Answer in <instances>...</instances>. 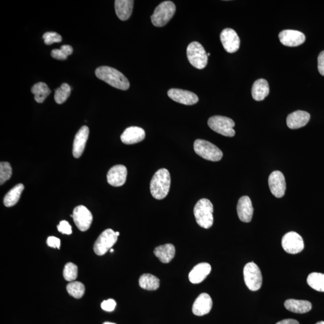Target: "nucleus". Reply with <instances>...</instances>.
<instances>
[{
  "instance_id": "6",
  "label": "nucleus",
  "mask_w": 324,
  "mask_h": 324,
  "mask_svg": "<svg viewBox=\"0 0 324 324\" xmlns=\"http://www.w3.org/2000/svg\"><path fill=\"white\" fill-rule=\"evenodd\" d=\"M187 57L190 64L196 69H203L207 65V53L199 42H193L189 44L187 48Z\"/></svg>"
},
{
  "instance_id": "34",
  "label": "nucleus",
  "mask_w": 324,
  "mask_h": 324,
  "mask_svg": "<svg viewBox=\"0 0 324 324\" xmlns=\"http://www.w3.org/2000/svg\"><path fill=\"white\" fill-rule=\"evenodd\" d=\"M12 174L11 165L8 162L0 164V184L1 185L11 179Z\"/></svg>"
},
{
  "instance_id": "26",
  "label": "nucleus",
  "mask_w": 324,
  "mask_h": 324,
  "mask_svg": "<svg viewBox=\"0 0 324 324\" xmlns=\"http://www.w3.org/2000/svg\"><path fill=\"white\" fill-rule=\"evenodd\" d=\"M269 93V88L268 82L264 79H259L254 82L252 94L254 100L262 101L265 99Z\"/></svg>"
},
{
  "instance_id": "40",
  "label": "nucleus",
  "mask_w": 324,
  "mask_h": 324,
  "mask_svg": "<svg viewBox=\"0 0 324 324\" xmlns=\"http://www.w3.org/2000/svg\"><path fill=\"white\" fill-rule=\"evenodd\" d=\"M317 68L320 74L324 76V50L319 53L317 58Z\"/></svg>"
},
{
  "instance_id": "45",
  "label": "nucleus",
  "mask_w": 324,
  "mask_h": 324,
  "mask_svg": "<svg viewBox=\"0 0 324 324\" xmlns=\"http://www.w3.org/2000/svg\"><path fill=\"white\" fill-rule=\"evenodd\" d=\"M316 324H324V321L317 322Z\"/></svg>"
},
{
  "instance_id": "28",
  "label": "nucleus",
  "mask_w": 324,
  "mask_h": 324,
  "mask_svg": "<svg viewBox=\"0 0 324 324\" xmlns=\"http://www.w3.org/2000/svg\"><path fill=\"white\" fill-rule=\"evenodd\" d=\"M139 285L144 290L155 291L159 288L160 281L156 276L151 274H144L139 279Z\"/></svg>"
},
{
  "instance_id": "9",
  "label": "nucleus",
  "mask_w": 324,
  "mask_h": 324,
  "mask_svg": "<svg viewBox=\"0 0 324 324\" xmlns=\"http://www.w3.org/2000/svg\"><path fill=\"white\" fill-rule=\"evenodd\" d=\"M118 237L116 236V232L111 229H107L98 237L94 245V251L96 255L102 256L108 250L111 249L117 242Z\"/></svg>"
},
{
  "instance_id": "16",
  "label": "nucleus",
  "mask_w": 324,
  "mask_h": 324,
  "mask_svg": "<svg viewBox=\"0 0 324 324\" xmlns=\"http://www.w3.org/2000/svg\"><path fill=\"white\" fill-rule=\"evenodd\" d=\"M128 170L124 165H116L111 168L107 174V183L114 187H120L126 183Z\"/></svg>"
},
{
  "instance_id": "43",
  "label": "nucleus",
  "mask_w": 324,
  "mask_h": 324,
  "mask_svg": "<svg viewBox=\"0 0 324 324\" xmlns=\"http://www.w3.org/2000/svg\"><path fill=\"white\" fill-rule=\"evenodd\" d=\"M103 324H116L115 323H112V322H106L103 323Z\"/></svg>"
},
{
  "instance_id": "3",
  "label": "nucleus",
  "mask_w": 324,
  "mask_h": 324,
  "mask_svg": "<svg viewBox=\"0 0 324 324\" xmlns=\"http://www.w3.org/2000/svg\"><path fill=\"white\" fill-rule=\"evenodd\" d=\"M213 205L207 199H200L195 206L194 215L200 227L209 229L213 224Z\"/></svg>"
},
{
  "instance_id": "4",
  "label": "nucleus",
  "mask_w": 324,
  "mask_h": 324,
  "mask_svg": "<svg viewBox=\"0 0 324 324\" xmlns=\"http://www.w3.org/2000/svg\"><path fill=\"white\" fill-rule=\"evenodd\" d=\"M176 11V5L171 1L164 2L155 9L151 17L152 24L155 27H162L173 18Z\"/></svg>"
},
{
  "instance_id": "41",
  "label": "nucleus",
  "mask_w": 324,
  "mask_h": 324,
  "mask_svg": "<svg viewBox=\"0 0 324 324\" xmlns=\"http://www.w3.org/2000/svg\"><path fill=\"white\" fill-rule=\"evenodd\" d=\"M60 49L62 50L68 57L72 55L73 52H74L73 47L70 45H62L61 47H60Z\"/></svg>"
},
{
  "instance_id": "1",
  "label": "nucleus",
  "mask_w": 324,
  "mask_h": 324,
  "mask_svg": "<svg viewBox=\"0 0 324 324\" xmlns=\"http://www.w3.org/2000/svg\"><path fill=\"white\" fill-rule=\"evenodd\" d=\"M95 74L97 78L119 90H127L130 87L129 81L118 70L108 66L98 68Z\"/></svg>"
},
{
  "instance_id": "7",
  "label": "nucleus",
  "mask_w": 324,
  "mask_h": 324,
  "mask_svg": "<svg viewBox=\"0 0 324 324\" xmlns=\"http://www.w3.org/2000/svg\"><path fill=\"white\" fill-rule=\"evenodd\" d=\"M208 125L212 130L227 137H233L236 135L234 129L235 123L228 117L215 116L208 121Z\"/></svg>"
},
{
  "instance_id": "2",
  "label": "nucleus",
  "mask_w": 324,
  "mask_h": 324,
  "mask_svg": "<svg viewBox=\"0 0 324 324\" xmlns=\"http://www.w3.org/2000/svg\"><path fill=\"white\" fill-rule=\"evenodd\" d=\"M171 176L169 171L165 168L158 170L152 178L150 183V192L155 199L166 198L170 192Z\"/></svg>"
},
{
  "instance_id": "27",
  "label": "nucleus",
  "mask_w": 324,
  "mask_h": 324,
  "mask_svg": "<svg viewBox=\"0 0 324 324\" xmlns=\"http://www.w3.org/2000/svg\"><path fill=\"white\" fill-rule=\"evenodd\" d=\"M24 189V186L22 184H18L14 188H12L4 198V204L7 207L14 206L19 201L21 195Z\"/></svg>"
},
{
  "instance_id": "11",
  "label": "nucleus",
  "mask_w": 324,
  "mask_h": 324,
  "mask_svg": "<svg viewBox=\"0 0 324 324\" xmlns=\"http://www.w3.org/2000/svg\"><path fill=\"white\" fill-rule=\"evenodd\" d=\"M73 219L79 230L84 232L90 228L93 222V215L85 206L79 205L74 209Z\"/></svg>"
},
{
  "instance_id": "14",
  "label": "nucleus",
  "mask_w": 324,
  "mask_h": 324,
  "mask_svg": "<svg viewBox=\"0 0 324 324\" xmlns=\"http://www.w3.org/2000/svg\"><path fill=\"white\" fill-rule=\"evenodd\" d=\"M168 95L171 99L177 103L193 105L199 101L198 96L191 91L182 90V89L172 88L168 91Z\"/></svg>"
},
{
  "instance_id": "13",
  "label": "nucleus",
  "mask_w": 324,
  "mask_h": 324,
  "mask_svg": "<svg viewBox=\"0 0 324 324\" xmlns=\"http://www.w3.org/2000/svg\"><path fill=\"white\" fill-rule=\"evenodd\" d=\"M268 184L272 194L276 198H280L284 196L287 186L284 174L281 171H276L270 174Z\"/></svg>"
},
{
  "instance_id": "29",
  "label": "nucleus",
  "mask_w": 324,
  "mask_h": 324,
  "mask_svg": "<svg viewBox=\"0 0 324 324\" xmlns=\"http://www.w3.org/2000/svg\"><path fill=\"white\" fill-rule=\"evenodd\" d=\"M31 93L34 95V100L42 103L51 93L49 88L44 82H38L31 88Z\"/></svg>"
},
{
  "instance_id": "18",
  "label": "nucleus",
  "mask_w": 324,
  "mask_h": 324,
  "mask_svg": "<svg viewBox=\"0 0 324 324\" xmlns=\"http://www.w3.org/2000/svg\"><path fill=\"white\" fill-rule=\"evenodd\" d=\"M145 138V130L136 126L129 127L121 135V140L124 144L128 145L137 144L144 140Z\"/></svg>"
},
{
  "instance_id": "25",
  "label": "nucleus",
  "mask_w": 324,
  "mask_h": 324,
  "mask_svg": "<svg viewBox=\"0 0 324 324\" xmlns=\"http://www.w3.org/2000/svg\"><path fill=\"white\" fill-rule=\"evenodd\" d=\"M154 253L161 262L168 263L174 258L176 255V248L172 244H166L155 247Z\"/></svg>"
},
{
  "instance_id": "47",
  "label": "nucleus",
  "mask_w": 324,
  "mask_h": 324,
  "mask_svg": "<svg viewBox=\"0 0 324 324\" xmlns=\"http://www.w3.org/2000/svg\"><path fill=\"white\" fill-rule=\"evenodd\" d=\"M210 56V53H207V56L208 57V56Z\"/></svg>"
},
{
  "instance_id": "23",
  "label": "nucleus",
  "mask_w": 324,
  "mask_h": 324,
  "mask_svg": "<svg viewBox=\"0 0 324 324\" xmlns=\"http://www.w3.org/2000/svg\"><path fill=\"white\" fill-rule=\"evenodd\" d=\"M134 1L132 0H116L115 10L117 17L122 21L129 20L131 17Z\"/></svg>"
},
{
  "instance_id": "35",
  "label": "nucleus",
  "mask_w": 324,
  "mask_h": 324,
  "mask_svg": "<svg viewBox=\"0 0 324 324\" xmlns=\"http://www.w3.org/2000/svg\"><path fill=\"white\" fill-rule=\"evenodd\" d=\"M44 43L47 45H50L54 43L62 42V37L60 35L56 32H47L43 35Z\"/></svg>"
},
{
  "instance_id": "22",
  "label": "nucleus",
  "mask_w": 324,
  "mask_h": 324,
  "mask_svg": "<svg viewBox=\"0 0 324 324\" xmlns=\"http://www.w3.org/2000/svg\"><path fill=\"white\" fill-rule=\"evenodd\" d=\"M211 271L208 263H199L193 267L189 275V279L193 284H198L204 281Z\"/></svg>"
},
{
  "instance_id": "17",
  "label": "nucleus",
  "mask_w": 324,
  "mask_h": 324,
  "mask_svg": "<svg viewBox=\"0 0 324 324\" xmlns=\"http://www.w3.org/2000/svg\"><path fill=\"white\" fill-rule=\"evenodd\" d=\"M212 306L211 298L208 294L202 293L197 297L193 304L192 312L196 316H201L210 312Z\"/></svg>"
},
{
  "instance_id": "32",
  "label": "nucleus",
  "mask_w": 324,
  "mask_h": 324,
  "mask_svg": "<svg viewBox=\"0 0 324 324\" xmlns=\"http://www.w3.org/2000/svg\"><path fill=\"white\" fill-rule=\"evenodd\" d=\"M71 88L67 83L63 84L61 87L57 88L54 95V99L57 103L63 104L71 96Z\"/></svg>"
},
{
  "instance_id": "39",
  "label": "nucleus",
  "mask_w": 324,
  "mask_h": 324,
  "mask_svg": "<svg viewBox=\"0 0 324 324\" xmlns=\"http://www.w3.org/2000/svg\"><path fill=\"white\" fill-rule=\"evenodd\" d=\"M52 58L59 60H65L68 59V56L66 55L64 52L61 49H53L50 53Z\"/></svg>"
},
{
  "instance_id": "42",
  "label": "nucleus",
  "mask_w": 324,
  "mask_h": 324,
  "mask_svg": "<svg viewBox=\"0 0 324 324\" xmlns=\"http://www.w3.org/2000/svg\"><path fill=\"white\" fill-rule=\"evenodd\" d=\"M276 324H300L297 320L293 319H287L281 320Z\"/></svg>"
},
{
  "instance_id": "5",
  "label": "nucleus",
  "mask_w": 324,
  "mask_h": 324,
  "mask_svg": "<svg viewBox=\"0 0 324 324\" xmlns=\"http://www.w3.org/2000/svg\"><path fill=\"white\" fill-rule=\"evenodd\" d=\"M196 153L205 159L218 161L223 157V152L212 143L203 139H197L194 142Z\"/></svg>"
},
{
  "instance_id": "15",
  "label": "nucleus",
  "mask_w": 324,
  "mask_h": 324,
  "mask_svg": "<svg viewBox=\"0 0 324 324\" xmlns=\"http://www.w3.org/2000/svg\"><path fill=\"white\" fill-rule=\"evenodd\" d=\"M279 40L285 46L295 47L301 45L306 40L305 35L299 31L285 30L279 34Z\"/></svg>"
},
{
  "instance_id": "19",
  "label": "nucleus",
  "mask_w": 324,
  "mask_h": 324,
  "mask_svg": "<svg viewBox=\"0 0 324 324\" xmlns=\"http://www.w3.org/2000/svg\"><path fill=\"white\" fill-rule=\"evenodd\" d=\"M237 210L238 218L241 221L248 223L252 221L253 208L249 196L241 197L238 202Z\"/></svg>"
},
{
  "instance_id": "12",
  "label": "nucleus",
  "mask_w": 324,
  "mask_h": 324,
  "mask_svg": "<svg viewBox=\"0 0 324 324\" xmlns=\"http://www.w3.org/2000/svg\"><path fill=\"white\" fill-rule=\"evenodd\" d=\"M220 38L227 52L234 53L239 49L240 40L236 31L231 28H225L222 31Z\"/></svg>"
},
{
  "instance_id": "38",
  "label": "nucleus",
  "mask_w": 324,
  "mask_h": 324,
  "mask_svg": "<svg viewBox=\"0 0 324 324\" xmlns=\"http://www.w3.org/2000/svg\"><path fill=\"white\" fill-rule=\"evenodd\" d=\"M46 243L47 246L52 248L60 249L61 246V241L59 238L56 237H49L47 238Z\"/></svg>"
},
{
  "instance_id": "44",
  "label": "nucleus",
  "mask_w": 324,
  "mask_h": 324,
  "mask_svg": "<svg viewBox=\"0 0 324 324\" xmlns=\"http://www.w3.org/2000/svg\"><path fill=\"white\" fill-rule=\"evenodd\" d=\"M116 234L117 237H119L120 236L119 232H116Z\"/></svg>"
},
{
  "instance_id": "46",
  "label": "nucleus",
  "mask_w": 324,
  "mask_h": 324,
  "mask_svg": "<svg viewBox=\"0 0 324 324\" xmlns=\"http://www.w3.org/2000/svg\"><path fill=\"white\" fill-rule=\"evenodd\" d=\"M114 252V250L113 249H110V252L112 253Z\"/></svg>"
},
{
  "instance_id": "37",
  "label": "nucleus",
  "mask_w": 324,
  "mask_h": 324,
  "mask_svg": "<svg viewBox=\"0 0 324 324\" xmlns=\"http://www.w3.org/2000/svg\"><path fill=\"white\" fill-rule=\"evenodd\" d=\"M117 303L116 301L113 299H108L104 300L101 304V307L106 312H113L115 309Z\"/></svg>"
},
{
  "instance_id": "30",
  "label": "nucleus",
  "mask_w": 324,
  "mask_h": 324,
  "mask_svg": "<svg viewBox=\"0 0 324 324\" xmlns=\"http://www.w3.org/2000/svg\"><path fill=\"white\" fill-rule=\"evenodd\" d=\"M308 285L313 290L324 292V275L319 273H312L307 279Z\"/></svg>"
},
{
  "instance_id": "20",
  "label": "nucleus",
  "mask_w": 324,
  "mask_h": 324,
  "mask_svg": "<svg viewBox=\"0 0 324 324\" xmlns=\"http://www.w3.org/2000/svg\"><path fill=\"white\" fill-rule=\"evenodd\" d=\"M88 135L89 129L86 126H82L76 133L73 145V155L75 158L80 157L83 153Z\"/></svg>"
},
{
  "instance_id": "33",
  "label": "nucleus",
  "mask_w": 324,
  "mask_h": 324,
  "mask_svg": "<svg viewBox=\"0 0 324 324\" xmlns=\"http://www.w3.org/2000/svg\"><path fill=\"white\" fill-rule=\"evenodd\" d=\"M63 276L66 281L74 282L78 277V266L72 262L67 263L63 270Z\"/></svg>"
},
{
  "instance_id": "21",
  "label": "nucleus",
  "mask_w": 324,
  "mask_h": 324,
  "mask_svg": "<svg viewBox=\"0 0 324 324\" xmlns=\"http://www.w3.org/2000/svg\"><path fill=\"white\" fill-rule=\"evenodd\" d=\"M310 119V114L306 111H297L287 117V124L289 128L297 129L307 125Z\"/></svg>"
},
{
  "instance_id": "31",
  "label": "nucleus",
  "mask_w": 324,
  "mask_h": 324,
  "mask_svg": "<svg viewBox=\"0 0 324 324\" xmlns=\"http://www.w3.org/2000/svg\"><path fill=\"white\" fill-rule=\"evenodd\" d=\"M67 291L70 295L77 299L83 297L85 294V286L79 282H72L67 285Z\"/></svg>"
},
{
  "instance_id": "8",
  "label": "nucleus",
  "mask_w": 324,
  "mask_h": 324,
  "mask_svg": "<svg viewBox=\"0 0 324 324\" xmlns=\"http://www.w3.org/2000/svg\"><path fill=\"white\" fill-rule=\"evenodd\" d=\"M244 280L250 291H256L261 288L262 276L261 272L256 263H247L243 269Z\"/></svg>"
},
{
  "instance_id": "36",
  "label": "nucleus",
  "mask_w": 324,
  "mask_h": 324,
  "mask_svg": "<svg viewBox=\"0 0 324 324\" xmlns=\"http://www.w3.org/2000/svg\"><path fill=\"white\" fill-rule=\"evenodd\" d=\"M60 233L63 234L71 235L72 233L71 225L68 222L62 221L60 222V224L57 226Z\"/></svg>"
},
{
  "instance_id": "24",
  "label": "nucleus",
  "mask_w": 324,
  "mask_h": 324,
  "mask_svg": "<svg viewBox=\"0 0 324 324\" xmlns=\"http://www.w3.org/2000/svg\"><path fill=\"white\" fill-rule=\"evenodd\" d=\"M284 306L291 312L301 314L309 312L312 308V305L309 301L295 299L286 300Z\"/></svg>"
},
{
  "instance_id": "10",
  "label": "nucleus",
  "mask_w": 324,
  "mask_h": 324,
  "mask_svg": "<svg viewBox=\"0 0 324 324\" xmlns=\"http://www.w3.org/2000/svg\"><path fill=\"white\" fill-rule=\"evenodd\" d=\"M282 246L286 252L297 254L303 251L304 247L303 238L295 232H290L282 238Z\"/></svg>"
}]
</instances>
